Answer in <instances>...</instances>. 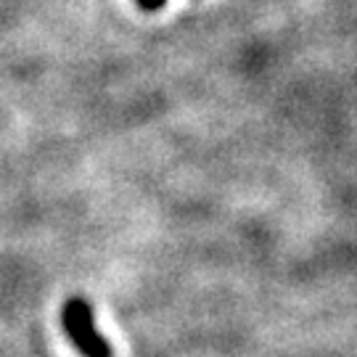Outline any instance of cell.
<instances>
[{
  "label": "cell",
  "mask_w": 357,
  "mask_h": 357,
  "mask_svg": "<svg viewBox=\"0 0 357 357\" xmlns=\"http://www.w3.org/2000/svg\"><path fill=\"white\" fill-rule=\"evenodd\" d=\"M167 0H138V6H141L143 11H156V8H162Z\"/></svg>",
  "instance_id": "cell-2"
},
{
  "label": "cell",
  "mask_w": 357,
  "mask_h": 357,
  "mask_svg": "<svg viewBox=\"0 0 357 357\" xmlns=\"http://www.w3.org/2000/svg\"><path fill=\"white\" fill-rule=\"evenodd\" d=\"M61 326H64L66 339L72 342L82 357H114L112 344L103 339V333L96 326L93 305L82 296H72L61 307Z\"/></svg>",
  "instance_id": "cell-1"
}]
</instances>
